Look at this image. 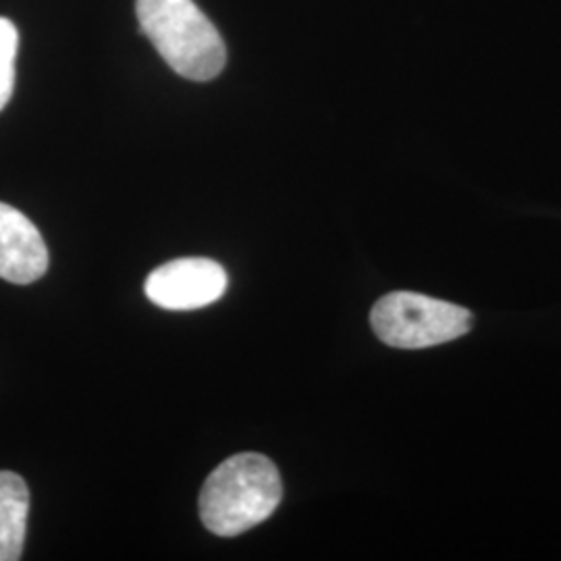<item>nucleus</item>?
I'll list each match as a JSON object with an SVG mask.
<instances>
[{
    "mask_svg": "<svg viewBox=\"0 0 561 561\" xmlns=\"http://www.w3.org/2000/svg\"><path fill=\"white\" fill-rule=\"evenodd\" d=\"M283 481L273 461L245 451L222 461L201 493L202 524L217 537H238L273 516Z\"/></svg>",
    "mask_w": 561,
    "mask_h": 561,
    "instance_id": "obj_1",
    "label": "nucleus"
},
{
    "mask_svg": "<svg viewBox=\"0 0 561 561\" xmlns=\"http://www.w3.org/2000/svg\"><path fill=\"white\" fill-rule=\"evenodd\" d=\"M136 13L141 32L181 78L210 81L225 69L221 34L194 0H138Z\"/></svg>",
    "mask_w": 561,
    "mask_h": 561,
    "instance_id": "obj_2",
    "label": "nucleus"
},
{
    "mask_svg": "<svg viewBox=\"0 0 561 561\" xmlns=\"http://www.w3.org/2000/svg\"><path fill=\"white\" fill-rule=\"evenodd\" d=\"M377 337L398 350H424L458 340L472 329L470 310L414 291H393L373 306Z\"/></svg>",
    "mask_w": 561,
    "mask_h": 561,
    "instance_id": "obj_3",
    "label": "nucleus"
},
{
    "mask_svg": "<svg viewBox=\"0 0 561 561\" xmlns=\"http://www.w3.org/2000/svg\"><path fill=\"white\" fill-rule=\"evenodd\" d=\"M227 273L210 259H180L154 268L146 285V298L164 310H196L221 300Z\"/></svg>",
    "mask_w": 561,
    "mask_h": 561,
    "instance_id": "obj_4",
    "label": "nucleus"
},
{
    "mask_svg": "<svg viewBox=\"0 0 561 561\" xmlns=\"http://www.w3.org/2000/svg\"><path fill=\"white\" fill-rule=\"evenodd\" d=\"M48 271V248L38 227L0 202V279L30 285Z\"/></svg>",
    "mask_w": 561,
    "mask_h": 561,
    "instance_id": "obj_5",
    "label": "nucleus"
},
{
    "mask_svg": "<svg viewBox=\"0 0 561 561\" xmlns=\"http://www.w3.org/2000/svg\"><path fill=\"white\" fill-rule=\"evenodd\" d=\"M30 512V491L20 474L0 470V561L23 556Z\"/></svg>",
    "mask_w": 561,
    "mask_h": 561,
    "instance_id": "obj_6",
    "label": "nucleus"
},
{
    "mask_svg": "<svg viewBox=\"0 0 561 561\" xmlns=\"http://www.w3.org/2000/svg\"><path fill=\"white\" fill-rule=\"evenodd\" d=\"M18 48H20V32L15 23L7 18H0V111L13 96Z\"/></svg>",
    "mask_w": 561,
    "mask_h": 561,
    "instance_id": "obj_7",
    "label": "nucleus"
}]
</instances>
